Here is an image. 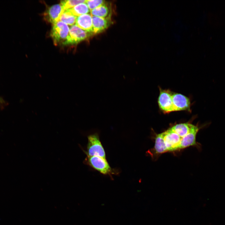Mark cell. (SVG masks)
I'll list each match as a JSON object with an SVG mask.
<instances>
[{
	"label": "cell",
	"instance_id": "5",
	"mask_svg": "<svg viewBox=\"0 0 225 225\" xmlns=\"http://www.w3.org/2000/svg\"><path fill=\"white\" fill-rule=\"evenodd\" d=\"M162 134L168 151L179 150L182 138L170 128Z\"/></svg>",
	"mask_w": 225,
	"mask_h": 225
},
{
	"label": "cell",
	"instance_id": "15",
	"mask_svg": "<svg viewBox=\"0 0 225 225\" xmlns=\"http://www.w3.org/2000/svg\"><path fill=\"white\" fill-rule=\"evenodd\" d=\"M68 10L74 15L78 16L88 14L91 10L85 2L79 4Z\"/></svg>",
	"mask_w": 225,
	"mask_h": 225
},
{
	"label": "cell",
	"instance_id": "17",
	"mask_svg": "<svg viewBox=\"0 0 225 225\" xmlns=\"http://www.w3.org/2000/svg\"><path fill=\"white\" fill-rule=\"evenodd\" d=\"M85 1L86 0H62L61 1L60 4L65 11L79 4L85 2Z\"/></svg>",
	"mask_w": 225,
	"mask_h": 225
},
{
	"label": "cell",
	"instance_id": "6",
	"mask_svg": "<svg viewBox=\"0 0 225 225\" xmlns=\"http://www.w3.org/2000/svg\"><path fill=\"white\" fill-rule=\"evenodd\" d=\"M158 102L160 109L164 113L174 111L171 97V92L168 90L160 89Z\"/></svg>",
	"mask_w": 225,
	"mask_h": 225
},
{
	"label": "cell",
	"instance_id": "19",
	"mask_svg": "<svg viewBox=\"0 0 225 225\" xmlns=\"http://www.w3.org/2000/svg\"><path fill=\"white\" fill-rule=\"evenodd\" d=\"M5 103V101L2 98L0 97V105H2Z\"/></svg>",
	"mask_w": 225,
	"mask_h": 225
},
{
	"label": "cell",
	"instance_id": "9",
	"mask_svg": "<svg viewBox=\"0 0 225 225\" xmlns=\"http://www.w3.org/2000/svg\"><path fill=\"white\" fill-rule=\"evenodd\" d=\"M64 11L60 4L54 5L47 8L44 13V17L47 22L53 24L59 21Z\"/></svg>",
	"mask_w": 225,
	"mask_h": 225
},
{
	"label": "cell",
	"instance_id": "3",
	"mask_svg": "<svg viewBox=\"0 0 225 225\" xmlns=\"http://www.w3.org/2000/svg\"><path fill=\"white\" fill-rule=\"evenodd\" d=\"M84 162L103 174L110 175L112 172L111 168L105 158L87 156Z\"/></svg>",
	"mask_w": 225,
	"mask_h": 225
},
{
	"label": "cell",
	"instance_id": "13",
	"mask_svg": "<svg viewBox=\"0 0 225 225\" xmlns=\"http://www.w3.org/2000/svg\"><path fill=\"white\" fill-rule=\"evenodd\" d=\"M192 125L189 123H179L173 126L170 129L182 138L188 133Z\"/></svg>",
	"mask_w": 225,
	"mask_h": 225
},
{
	"label": "cell",
	"instance_id": "14",
	"mask_svg": "<svg viewBox=\"0 0 225 225\" xmlns=\"http://www.w3.org/2000/svg\"><path fill=\"white\" fill-rule=\"evenodd\" d=\"M155 140L154 149L156 153L161 154L168 151L162 133L157 135Z\"/></svg>",
	"mask_w": 225,
	"mask_h": 225
},
{
	"label": "cell",
	"instance_id": "10",
	"mask_svg": "<svg viewBox=\"0 0 225 225\" xmlns=\"http://www.w3.org/2000/svg\"><path fill=\"white\" fill-rule=\"evenodd\" d=\"M76 23L82 29L93 33L92 16L91 14H84L77 17Z\"/></svg>",
	"mask_w": 225,
	"mask_h": 225
},
{
	"label": "cell",
	"instance_id": "1",
	"mask_svg": "<svg viewBox=\"0 0 225 225\" xmlns=\"http://www.w3.org/2000/svg\"><path fill=\"white\" fill-rule=\"evenodd\" d=\"M69 28L67 24L61 21L53 24L50 36L56 45H63L68 35Z\"/></svg>",
	"mask_w": 225,
	"mask_h": 225
},
{
	"label": "cell",
	"instance_id": "7",
	"mask_svg": "<svg viewBox=\"0 0 225 225\" xmlns=\"http://www.w3.org/2000/svg\"><path fill=\"white\" fill-rule=\"evenodd\" d=\"M203 127L192 125L188 133L182 138L179 150L191 146H197L200 148V145L196 142V136L199 130Z\"/></svg>",
	"mask_w": 225,
	"mask_h": 225
},
{
	"label": "cell",
	"instance_id": "8",
	"mask_svg": "<svg viewBox=\"0 0 225 225\" xmlns=\"http://www.w3.org/2000/svg\"><path fill=\"white\" fill-rule=\"evenodd\" d=\"M171 94L174 111H190V102L188 98L178 93L171 92Z\"/></svg>",
	"mask_w": 225,
	"mask_h": 225
},
{
	"label": "cell",
	"instance_id": "2",
	"mask_svg": "<svg viewBox=\"0 0 225 225\" xmlns=\"http://www.w3.org/2000/svg\"><path fill=\"white\" fill-rule=\"evenodd\" d=\"M87 147V155L89 156H97L105 158L104 150L100 141L98 134L95 133L88 137Z\"/></svg>",
	"mask_w": 225,
	"mask_h": 225
},
{
	"label": "cell",
	"instance_id": "4",
	"mask_svg": "<svg viewBox=\"0 0 225 225\" xmlns=\"http://www.w3.org/2000/svg\"><path fill=\"white\" fill-rule=\"evenodd\" d=\"M91 34L76 25H73L70 28L68 35L63 45L77 44L87 39Z\"/></svg>",
	"mask_w": 225,
	"mask_h": 225
},
{
	"label": "cell",
	"instance_id": "16",
	"mask_svg": "<svg viewBox=\"0 0 225 225\" xmlns=\"http://www.w3.org/2000/svg\"><path fill=\"white\" fill-rule=\"evenodd\" d=\"M77 17L73 15L68 10L65 11L62 14L59 21L68 25H72L76 22Z\"/></svg>",
	"mask_w": 225,
	"mask_h": 225
},
{
	"label": "cell",
	"instance_id": "12",
	"mask_svg": "<svg viewBox=\"0 0 225 225\" xmlns=\"http://www.w3.org/2000/svg\"><path fill=\"white\" fill-rule=\"evenodd\" d=\"M92 16L103 18H110L111 9L110 5L105 2L100 6L90 11Z\"/></svg>",
	"mask_w": 225,
	"mask_h": 225
},
{
	"label": "cell",
	"instance_id": "11",
	"mask_svg": "<svg viewBox=\"0 0 225 225\" xmlns=\"http://www.w3.org/2000/svg\"><path fill=\"white\" fill-rule=\"evenodd\" d=\"M92 16L93 33H98L106 29L111 23L110 18Z\"/></svg>",
	"mask_w": 225,
	"mask_h": 225
},
{
	"label": "cell",
	"instance_id": "18",
	"mask_svg": "<svg viewBox=\"0 0 225 225\" xmlns=\"http://www.w3.org/2000/svg\"><path fill=\"white\" fill-rule=\"evenodd\" d=\"M85 3L91 10L104 4L105 2L104 0H86Z\"/></svg>",
	"mask_w": 225,
	"mask_h": 225
}]
</instances>
